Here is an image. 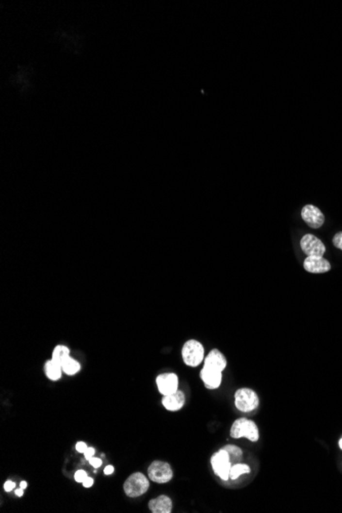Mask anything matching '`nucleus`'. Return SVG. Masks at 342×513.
Returning a JSON list of instances; mask_svg holds the SVG:
<instances>
[{
    "label": "nucleus",
    "mask_w": 342,
    "mask_h": 513,
    "mask_svg": "<svg viewBox=\"0 0 342 513\" xmlns=\"http://www.w3.org/2000/svg\"><path fill=\"white\" fill-rule=\"evenodd\" d=\"M339 447H340V449L342 450V437L340 438V441H339Z\"/></svg>",
    "instance_id": "nucleus-30"
},
{
    "label": "nucleus",
    "mask_w": 342,
    "mask_h": 513,
    "mask_svg": "<svg viewBox=\"0 0 342 513\" xmlns=\"http://www.w3.org/2000/svg\"><path fill=\"white\" fill-rule=\"evenodd\" d=\"M250 472H251V469L247 464L236 463V464L232 465V467H230L229 480H236L240 477V475L248 474V473H250Z\"/></svg>",
    "instance_id": "nucleus-19"
},
{
    "label": "nucleus",
    "mask_w": 342,
    "mask_h": 513,
    "mask_svg": "<svg viewBox=\"0 0 342 513\" xmlns=\"http://www.w3.org/2000/svg\"><path fill=\"white\" fill-rule=\"evenodd\" d=\"M87 478H88V475H87L86 471L82 470V469L77 470L76 473H75V475H74V479H75V480H76L77 482H81V483H82L83 481H84Z\"/></svg>",
    "instance_id": "nucleus-20"
},
{
    "label": "nucleus",
    "mask_w": 342,
    "mask_h": 513,
    "mask_svg": "<svg viewBox=\"0 0 342 513\" xmlns=\"http://www.w3.org/2000/svg\"><path fill=\"white\" fill-rule=\"evenodd\" d=\"M303 266L311 274H323L331 269L330 263L323 256H308L304 260Z\"/></svg>",
    "instance_id": "nucleus-11"
},
{
    "label": "nucleus",
    "mask_w": 342,
    "mask_h": 513,
    "mask_svg": "<svg viewBox=\"0 0 342 513\" xmlns=\"http://www.w3.org/2000/svg\"><path fill=\"white\" fill-rule=\"evenodd\" d=\"M156 384L163 397L172 395L179 390V376L171 372L163 373L156 378Z\"/></svg>",
    "instance_id": "nucleus-7"
},
{
    "label": "nucleus",
    "mask_w": 342,
    "mask_h": 513,
    "mask_svg": "<svg viewBox=\"0 0 342 513\" xmlns=\"http://www.w3.org/2000/svg\"><path fill=\"white\" fill-rule=\"evenodd\" d=\"M186 404V396L182 393L181 390H178L177 393H174L169 396H164L162 398V405L163 407L170 412H177Z\"/></svg>",
    "instance_id": "nucleus-12"
},
{
    "label": "nucleus",
    "mask_w": 342,
    "mask_h": 513,
    "mask_svg": "<svg viewBox=\"0 0 342 513\" xmlns=\"http://www.w3.org/2000/svg\"><path fill=\"white\" fill-rule=\"evenodd\" d=\"M200 377L206 388L216 389L223 382V372L207 366H203V369L200 372Z\"/></svg>",
    "instance_id": "nucleus-10"
},
{
    "label": "nucleus",
    "mask_w": 342,
    "mask_h": 513,
    "mask_svg": "<svg viewBox=\"0 0 342 513\" xmlns=\"http://www.w3.org/2000/svg\"><path fill=\"white\" fill-rule=\"evenodd\" d=\"M88 462H89V464L92 466V467H95L96 469L98 468V467H100L101 464H103V461H101V459H100V458H97V457H95V456L92 457V458H90V459L88 460Z\"/></svg>",
    "instance_id": "nucleus-22"
},
{
    "label": "nucleus",
    "mask_w": 342,
    "mask_h": 513,
    "mask_svg": "<svg viewBox=\"0 0 342 513\" xmlns=\"http://www.w3.org/2000/svg\"><path fill=\"white\" fill-rule=\"evenodd\" d=\"M82 484H83V487H84V488H91L92 484H94V479L87 478L84 481L82 482Z\"/></svg>",
    "instance_id": "nucleus-26"
},
{
    "label": "nucleus",
    "mask_w": 342,
    "mask_h": 513,
    "mask_svg": "<svg viewBox=\"0 0 342 513\" xmlns=\"http://www.w3.org/2000/svg\"><path fill=\"white\" fill-rule=\"evenodd\" d=\"M44 373L45 376L48 377L51 381H58L61 379L63 374V369L62 365L57 362H54L52 359L46 361L44 364Z\"/></svg>",
    "instance_id": "nucleus-15"
},
{
    "label": "nucleus",
    "mask_w": 342,
    "mask_h": 513,
    "mask_svg": "<svg viewBox=\"0 0 342 513\" xmlns=\"http://www.w3.org/2000/svg\"><path fill=\"white\" fill-rule=\"evenodd\" d=\"M20 488L23 489V490H25V489L27 488V481H21V483H20Z\"/></svg>",
    "instance_id": "nucleus-29"
},
{
    "label": "nucleus",
    "mask_w": 342,
    "mask_h": 513,
    "mask_svg": "<svg viewBox=\"0 0 342 513\" xmlns=\"http://www.w3.org/2000/svg\"><path fill=\"white\" fill-rule=\"evenodd\" d=\"M149 479L157 483H166L172 480L173 470L169 463L165 461L156 460L151 463L147 468Z\"/></svg>",
    "instance_id": "nucleus-6"
},
{
    "label": "nucleus",
    "mask_w": 342,
    "mask_h": 513,
    "mask_svg": "<svg viewBox=\"0 0 342 513\" xmlns=\"http://www.w3.org/2000/svg\"><path fill=\"white\" fill-rule=\"evenodd\" d=\"M210 462L215 475L223 480H229V471L233 464L230 462L228 453L225 449H220L218 452L214 453L211 457Z\"/></svg>",
    "instance_id": "nucleus-5"
},
{
    "label": "nucleus",
    "mask_w": 342,
    "mask_h": 513,
    "mask_svg": "<svg viewBox=\"0 0 342 513\" xmlns=\"http://www.w3.org/2000/svg\"><path fill=\"white\" fill-rule=\"evenodd\" d=\"M15 493H16V495L17 497H22V496L24 495V490L20 488V489H17V490H16V492H15Z\"/></svg>",
    "instance_id": "nucleus-28"
},
{
    "label": "nucleus",
    "mask_w": 342,
    "mask_h": 513,
    "mask_svg": "<svg viewBox=\"0 0 342 513\" xmlns=\"http://www.w3.org/2000/svg\"><path fill=\"white\" fill-rule=\"evenodd\" d=\"M16 487V483L12 480H7L5 483H4V491L5 492H12Z\"/></svg>",
    "instance_id": "nucleus-25"
},
{
    "label": "nucleus",
    "mask_w": 342,
    "mask_h": 513,
    "mask_svg": "<svg viewBox=\"0 0 342 513\" xmlns=\"http://www.w3.org/2000/svg\"><path fill=\"white\" fill-rule=\"evenodd\" d=\"M62 369L65 374H67L69 376H73V375H76L77 373L81 370V365L78 361L73 359L70 356L63 361Z\"/></svg>",
    "instance_id": "nucleus-16"
},
{
    "label": "nucleus",
    "mask_w": 342,
    "mask_h": 513,
    "mask_svg": "<svg viewBox=\"0 0 342 513\" xmlns=\"http://www.w3.org/2000/svg\"><path fill=\"white\" fill-rule=\"evenodd\" d=\"M75 447H76V451H77L78 453H82V454H84V452H85V451L87 450V447H88V446H87V445H86V444H85L84 442H78V443L76 444Z\"/></svg>",
    "instance_id": "nucleus-23"
},
{
    "label": "nucleus",
    "mask_w": 342,
    "mask_h": 513,
    "mask_svg": "<svg viewBox=\"0 0 342 513\" xmlns=\"http://www.w3.org/2000/svg\"><path fill=\"white\" fill-rule=\"evenodd\" d=\"M236 408L243 413H249L256 410L260 406V397L251 388H239L234 396Z\"/></svg>",
    "instance_id": "nucleus-4"
},
{
    "label": "nucleus",
    "mask_w": 342,
    "mask_h": 513,
    "mask_svg": "<svg viewBox=\"0 0 342 513\" xmlns=\"http://www.w3.org/2000/svg\"><path fill=\"white\" fill-rule=\"evenodd\" d=\"M150 488L149 479L142 472H134L129 475L123 484V490L129 498H137L146 494Z\"/></svg>",
    "instance_id": "nucleus-3"
},
{
    "label": "nucleus",
    "mask_w": 342,
    "mask_h": 513,
    "mask_svg": "<svg viewBox=\"0 0 342 513\" xmlns=\"http://www.w3.org/2000/svg\"><path fill=\"white\" fill-rule=\"evenodd\" d=\"M113 472H114V466H112V465H108L107 467H105V469H104V473L106 475H110V474H112Z\"/></svg>",
    "instance_id": "nucleus-27"
},
{
    "label": "nucleus",
    "mask_w": 342,
    "mask_h": 513,
    "mask_svg": "<svg viewBox=\"0 0 342 513\" xmlns=\"http://www.w3.org/2000/svg\"><path fill=\"white\" fill-rule=\"evenodd\" d=\"M228 365V361L225 357V354L220 350L214 348L212 349L204 360V366L210 367L212 369H215L218 371L223 372Z\"/></svg>",
    "instance_id": "nucleus-13"
},
{
    "label": "nucleus",
    "mask_w": 342,
    "mask_h": 513,
    "mask_svg": "<svg viewBox=\"0 0 342 513\" xmlns=\"http://www.w3.org/2000/svg\"><path fill=\"white\" fill-rule=\"evenodd\" d=\"M223 449H225L228 455H229V459H230V462H232V464H236V463H240L242 461V458H243V451L240 449L239 447L235 446V445H227L225 446Z\"/></svg>",
    "instance_id": "nucleus-18"
},
{
    "label": "nucleus",
    "mask_w": 342,
    "mask_h": 513,
    "mask_svg": "<svg viewBox=\"0 0 342 513\" xmlns=\"http://www.w3.org/2000/svg\"><path fill=\"white\" fill-rule=\"evenodd\" d=\"M183 363L189 367H198L205 360L204 347L195 339H190L183 344L181 349Z\"/></svg>",
    "instance_id": "nucleus-2"
},
{
    "label": "nucleus",
    "mask_w": 342,
    "mask_h": 513,
    "mask_svg": "<svg viewBox=\"0 0 342 513\" xmlns=\"http://www.w3.org/2000/svg\"><path fill=\"white\" fill-rule=\"evenodd\" d=\"M300 247L308 256H323L326 247L323 242L311 234L304 235L300 241Z\"/></svg>",
    "instance_id": "nucleus-8"
},
{
    "label": "nucleus",
    "mask_w": 342,
    "mask_h": 513,
    "mask_svg": "<svg viewBox=\"0 0 342 513\" xmlns=\"http://www.w3.org/2000/svg\"><path fill=\"white\" fill-rule=\"evenodd\" d=\"M333 244H334V246H336L338 249H341V250H342V232H337V234L334 236V238H333Z\"/></svg>",
    "instance_id": "nucleus-21"
},
{
    "label": "nucleus",
    "mask_w": 342,
    "mask_h": 513,
    "mask_svg": "<svg viewBox=\"0 0 342 513\" xmlns=\"http://www.w3.org/2000/svg\"><path fill=\"white\" fill-rule=\"evenodd\" d=\"M95 454H96L95 447H87V450L84 452V457H85V459H86V460H89L90 458H92V457L95 456Z\"/></svg>",
    "instance_id": "nucleus-24"
},
{
    "label": "nucleus",
    "mask_w": 342,
    "mask_h": 513,
    "mask_svg": "<svg viewBox=\"0 0 342 513\" xmlns=\"http://www.w3.org/2000/svg\"><path fill=\"white\" fill-rule=\"evenodd\" d=\"M229 434L235 440L241 437H246L252 443H256L260 440V430L256 423L253 420H249L247 418H239L234 421L230 427Z\"/></svg>",
    "instance_id": "nucleus-1"
},
{
    "label": "nucleus",
    "mask_w": 342,
    "mask_h": 513,
    "mask_svg": "<svg viewBox=\"0 0 342 513\" xmlns=\"http://www.w3.org/2000/svg\"><path fill=\"white\" fill-rule=\"evenodd\" d=\"M70 354H71V351L68 347H66V345H63V344H59L57 345V347H54L52 350V354H51V359L54 362H57L62 365L63 361L65 359H67L68 357H70Z\"/></svg>",
    "instance_id": "nucleus-17"
},
{
    "label": "nucleus",
    "mask_w": 342,
    "mask_h": 513,
    "mask_svg": "<svg viewBox=\"0 0 342 513\" xmlns=\"http://www.w3.org/2000/svg\"><path fill=\"white\" fill-rule=\"evenodd\" d=\"M149 509L153 513H170L172 511V500L166 495H160L149 501Z\"/></svg>",
    "instance_id": "nucleus-14"
},
{
    "label": "nucleus",
    "mask_w": 342,
    "mask_h": 513,
    "mask_svg": "<svg viewBox=\"0 0 342 513\" xmlns=\"http://www.w3.org/2000/svg\"><path fill=\"white\" fill-rule=\"evenodd\" d=\"M301 217L311 229H319L325 222V216L323 212L313 205H306L301 210Z\"/></svg>",
    "instance_id": "nucleus-9"
}]
</instances>
